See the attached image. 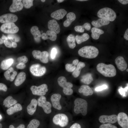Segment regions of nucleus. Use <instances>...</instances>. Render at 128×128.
Listing matches in <instances>:
<instances>
[{
  "mask_svg": "<svg viewBox=\"0 0 128 128\" xmlns=\"http://www.w3.org/2000/svg\"><path fill=\"white\" fill-rule=\"evenodd\" d=\"M67 19L63 23L64 26L66 27L69 26L72 22L76 18V16L75 14L73 12L68 13L66 15Z\"/></svg>",
  "mask_w": 128,
  "mask_h": 128,
  "instance_id": "obj_26",
  "label": "nucleus"
},
{
  "mask_svg": "<svg viewBox=\"0 0 128 128\" xmlns=\"http://www.w3.org/2000/svg\"><path fill=\"white\" fill-rule=\"evenodd\" d=\"M21 0H13L12 3L9 8L10 12H15L19 11L22 9L23 5Z\"/></svg>",
  "mask_w": 128,
  "mask_h": 128,
  "instance_id": "obj_17",
  "label": "nucleus"
},
{
  "mask_svg": "<svg viewBox=\"0 0 128 128\" xmlns=\"http://www.w3.org/2000/svg\"><path fill=\"white\" fill-rule=\"evenodd\" d=\"M77 1H87V0H77Z\"/></svg>",
  "mask_w": 128,
  "mask_h": 128,
  "instance_id": "obj_58",
  "label": "nucleus"
},
{
  "mask_svg": "<svg viewBox=\"0 0 128 128\" xmlns=\"http://www.w3.org/2000/svg\"><path fill=\"white\" fill-rule=\"evenodd\" d=\"M17 101L13 98V97L9 96L7 97L4 101L3 105L5 107L9 108L11 106L17 104Z\"/></svg>",
  "mask_w": 128,
  "mask_h": 128,
  "instance_id": "obj_30",
  "label": "nucleus"
},
{
  "mask_svg": "<svg viewBox=\"0 0 128 128\" xmlns=\"http://www.w3.org/2000/svg\"><path fill=\"white\" fill-rule=\"evenodd\" d=\"M17 74V72L11 67L4 73V75L7 80L12 82L14 80Z\"/></svg>",
  "mask_w": 128,
  "mask_h": 128,
  "instance_id": "obj_23",
  "label": "nucleus"
},
{
  "mask_svg": "<svg viewBox=\"0 0 128 128\" xmlns=\"http://www.w3.org/2000/svg\"><path fill=\"white\" fill-rule=\"evenodd\" d=\"M67 13V11L64 9H60L53 12L51 17L57 20L63 18Z\"/></svg>",
  "mask_w": 128,
  "mask_h": 128,
  "instance_id": "obj_21",
  "label": "nucleus"
},
{
  "mask_svg": "<svg viewBox=\"0 0 128 128\" xmlns=\"http://www.w3.org/2000/svg\"><path fill=\"white\" fill-rule=\"evenodd\" d=\"M115 63L118 69L123 71L127 68V64L124 58L122 56H119L115 59Z\"/></svg>",
  "mask_w": 128,
  "mask_h": 128,
  "instance_id": "obj_18",
  "label": "nucleus"
},
{
  "mask_svg": "<svg viewBox=\"0 0 128 128\" xmlns=\"http://www.w3.org/2000/svg\"><path fill=\"white\" fill-rule=\"evenodd\" d=\"M37 101V106L41 108L44 113L50 117L54 113L50 101L45 96H39Z\"/></svg>",
  "mask_w": 128,
  "mask_h": 128,
  "instance_id": "obj_6",
  "label": "nucleus"
},
{
  "mask_svg": "<svg viewBox=\"0 0 128 128\" xmlns=\"http://www.w3.org/2000/svg\"><path fill=\"white\" fill-rule=\"evenodd\" d=\"M75 31L77 32H83L84 31V27L82 26L78 25L75 26L74 28Z\"/></svg>",
  "mask_w": 128,
  "mask_h": 128,
  "instance_id": "obj_44",
  "label": "nucleus"
},
{
  "mask_svg": "<svg viewBox=\"0 0 128 128\" xmlns=\"http://www.w3.org/2000/svg\"><path fill=\"white\" fill-rule=\"evenodd\" d=\"M25 125L23 124H20L16 128H15L14 126L13 125H10L9 127V128H25Z\"/></svg>",
  "mask_w": 128,
  "mask_h": 128,
  "instance_id": "obj_51",
  "label": "nucleus"
},
{
  "mask_svg": "<svg viewBox=\"0 0 128 128\" xmlns=\"http://www.w3.org/2000/svg\"><path fill=\"white\" fill-rule=\"evenodd\" d=\"M49 118L48 128H66L73 122L69 112L54 113Z\"/></svg>",
  "mask_w": 128,
  "mask_h": 128,
  "instance_id": "obj_1",
  "label": "nucleus"
},
{
  "mask_svg": "<svg viewBox=\"0 0 128 128\" xmlns=\"http://www.w3.org/2000/svg\"><path fill=\"white\" fill-rule=\"evenodd\" d=\"M0 30L5 33L13 34L17 32L19 29L14 23H13L3 24L1 26Z\"/></svg>",
  "mask_w": 128,
  "mask_h": 128,
  "instance_id": "obj_10",
  "label": "nucleus"
},
{
  "mask_svg": "<svg viewBox=\"0 0 128 128\" xmlns=\"http://www.w3.org/2000/svg\"><path fill=\"white\" fill-rule=\"evenodd\" d=\"M7 37L9 39L14 42H18L20 40V38L19 37L14 34H9Z\"/></svg>",
  "mask_w": 128,
  "mask_h": 128,
  "instance_id": "obj_38",
  "label": "nucleus"
},
{
  "mask_svg": "<svg viewBox=\"0 0 128 128\" xmlns=\"http://www.w3.org/2000/svg\"><path fill=\"white\" fill-rule=\"evenodd\" d=\"M93 81L92 74L90 73H87L82 76L81 79V81L84 84L88 85Z\"/></svg>",
  "mask_w": 128,
  "mask_h": 128,
  "instance_id": "obj_34",
  "label": "nucleus"
},
{
  "mask_svg": "<svg viewBox=\"0 0 128 128\" xmlns=\"http://www.w3.org/2000/svg\"><path fill=\"white\" fill-rule=\"evenodd\" d=\"M70 125H69L68 127H67L66 128H69V126Z\"/></svg>",
  "mask_w": 128,
  "mask_h": 128,
  "instance_id": "obj_63",
  "label": "nucleus"
},
{
  "mask_svg": "<svg viewBox=\"0 0 128 128\" xmlns=\"http://www.w3.org/2000/svg\"><path fill=\"white\" fill-rule=\"evenodd\" d=\"M99 120L100 122L102 123H113L117 121V116L115 114L110 115H102L99 117Z\"/></svg>",
  "mask_w": 128,
  "mask_h": 128,
  "instance_id": "obj_15",
  "label": "nucleus"
},
{
  "mask_svg": "<svg viewBox=\"0 0 128 128\" xmlns=\"http://www.w3.org/2000/svg\"><path fill=\"white\" fill-rule=\"evenodd\" d=\"M58 85L62 88V92L66 96H70L73 93L72 88L73 84L71 82H67L66 78L64 76L59 77L57 80Z\"/></svg>",
  "mask_w": 128,
  "mask_h": 128,
  "instance_id": "obj_7",
  "label": "nucleus"
},
{
  "mask_svg": "<svg viewBox=\"0 0 128 128\" xmlns=\"http://www.w3.org/2000/svg\"><path fill=\"white\" fill-rule=\"evenodd\" d=\"M118 1L123 5H126L128 3V0H118Z\"/></svg>",
  "mask_w": 128,
  "mask_h": 128,
  "instance_id": "obj_52",
  "label": "nucleus"
},
{
  "mask_svg": "<svg viewBox=\"0 0 128 128\" xmlns=\"http://www.w3.org/2000/svg\"><path fill=\"white\" fill-rule=\"evenodd\" d=\"M89 38V35L86 33H83L81 36L77 35L75 37L76 42L78 44H80L83 42L86 41Z\"/></svg>",
  "mask_w": 128,
  "mask_h": 128,
  "instance_id": "obj_36",
  "label": "nucleus"
},
{
  "mask_svg": "<svg viewBox=\"0 0 128 128\" xmlns=\"http://www.w3.org/2000/svg\"><path fill=\"white\" fill-rule=\"evenodd\" d=\"M57 52L56 49L55 48H53L51 51V57L52 59H53L55 58Z\"/></svg>",
  "mask_w": 128,
  "mask_h": 128,
  "instance_id": "obj_47",
  "label": "nucleus"
},
{
  "mask_svg": "<svg viewBox=\"0 0 128 128\" xmlns=\"http://www.w3.org/2000/svg\"><path fill=\"white\" fill-rule=\"evenodd\" d=\"M2 124L0 123V128H2Z\"/></svg>",
  "mask_w": 128,
  "mask_h": 128,
  "instance_id": "obj_59",
  "label": "nucleus"
},
{
  "mask_svg": "<svg viewBox=\"0 0 128 128\" xmlns=\"http://www.w3.org/2000/svg\"><path fill=\"white\" fill-rule=\"evenodd\" d=\"M19 63L25 64L28 61L27 57L25 56H23L18 57L17 59Z\"/></svg>",
  "mask_w": 128,
  "mask_h": 128,
  "instance_id": "obj_42",
  "label": "nucleus"
},
{
  "mask_svg": "<svg viewBox=\"0 0 128 128\" xmlns=\"http://www.w3.org/2000/svg\"><path fill=\"white\" fill-rule=\"evenodd\" d=\"M99 128H117L115 126L111 123H104L101 125Z\"/></svg>",
  "mask_w": 128,
  "mask_h": 128,
  "instance_id": "obj_43",
  "label": "nucleus"
},
{
  "mask_svg": "<svg viewBox=\"0 0 128 128\" xmlns=\"http://www.w3.org/2000/svg\"><path fill=\"white\" fill-rule=\"evenodd\" d=\"M30 70L34 76L40 77L43 75L46 71V68L38 64H33L30 67Z\"/></svg>",
  "mask_w": 128,
  "mask_h": 128,
  "instance_id": "obj_11",
  "label": "nucleus"
},
{
  "mask_svg": "<svg viewBox=\"0 0 128 128\" xmlns=\"http://www.w3.org/2000/svg\"><path fill=\"white\" fill-rule=\"evenodd\" d=\"M128 69H127V70H127V72H128Z\"/></svg>",
  "mask_w": 128,
  "mask_h": 128,
  "instance_id": "obj_64",
  "label": "nucleus"
},
{
  "mask_svg": "<svg viewBox=\"0 0 128 128\" xmlns=\"http://www.w3.org/2000/svg\"><path fill=\"white\" fill-rule=\"evenodd\" d=\"M41 1L42 2H44L46 1L45 0H41Z\"/></svg>",
  "mask_w": 128,
  "mask_h": 128,
  "instance_id": "obj_60",
  "label": "nucleus"
},
{
  "mask_svg": "<svg viewBox=\"0 0 128 128\" xmlns=\"http://www.w3.org/2000/svg\"><path fill=\"white\" fill-rule=\"evenodd\" d=\"M83 25L85 29L89 31L91 29V25L90 23H85Z\"/></svg>",
  "mask_w": 128,
  "mask_h": 128,
  "instance_id": "obj_49",
  "label": "nucleus"
},
{
  "mask_svg": "<svg viewBox=\"0 0 128 128\" xmlns=\"http://www.w3.org/2000/svg\"><path fill=\"white\" fill-rule=\"evenodd\" d=\"M22 110V107L21 105L19 103H17L14 106H11L6 110L7 114L9 115H11L15 112L21 111Z\"/></svg>",
  "mask_w": 128,
  "mask_h": 128,
  "instance_id": "obj_27",
  "label": "nucleus"
},
{
  "mask_svg": "<svg viewBox=\"0 0 128 128\" xmlns=\"http://www.w3.org/2000/svg\"><path fill=\"white\" fill-rule=\"evenodd\" d=\"M1 39L2 40L3 43L6 47L9 48H11L12 47V42L7 37L3 34L2 37Z\"/></svg>",
  "mask_w": 128,
  "mask_h": 128,
  "instance_id": "obj_37",
  "label": "nucleus"
},
{
  "mask_svg": "<svg viewBox=\"0 0 128 128\" xmlns=\"http://www.w3.org/2000/svg\"><path fill=\"white\" fill-rule=\"evenodd\" d=\"M70 98L59 93H55L51 95L48 100L51 103L54 112L57 113L69 112L71 105Z\"/></svg>",
  "mask_w": 128,
  "mask_h": 128,
  "instance_id": "obj_2",
  "label": "nucleus"
},
{
  "mask_svg": "<svg viewBox=\"0 0 128 128\" xmlns=\"http://www.w3.org/2000/svg\"><path fill=\"white\" fill-rule=\"evenodd\" d=\"M3 42L1 38H0V44H2L3 43Z\"/></svg>",
  "mask_w": 128,
  "mask_h": 128,
  "instance_id": "obj_57",
  "label": "nucleus"
},
{
  "mask_svg": "<svg viewBox=\"0 0 128 128\" xmlns=\"http://www.w3.org/2000/svg\"><path fill=\"white\" fill-rule=\"evenodd\" d=\"M66 40L69 47L71 48H74L76 46L75 37L74 35L71 34L67 37Z\"/></svg>",
  "mask_w": 128,
  "mask_h": 128,
  "instance_id": "obj_35",
  "label": "nucleus"
},
{
  "mask_svg": "<svg viewBox=\"0 0 128 128\" xmlns=\"http://www.w3.org/2000/svg\"><path fill=\"white\" fill-rule=\"evenodd\" d=\"M14 60L12 58H9L3 60L0 64V68L3 70H6L12 65L14 62Z\"/></svg>",
  "mask_w": 128,
  "mask_h": 128,
  "instance_id": "obj_31",
  "label": "nucleus"
},
{
  "mask_svg": "<svg viewBox=\"0 0 128 128\" xmlns=\"http://www.w3.org/2000/svg\"><path fill=\"white\" fill-rule=\"evenodd\" d=\"M2 118V116L1 115H0V119H1Z\"/></svg>",
  "mask_w": 128,
  "mask_h": 128,
  "instance_id": "obj_61",
  "label": "nucleus"
},
{
  "mask_svg": "<svg viewBox=\"0 0 128 128\" xmlns=\"http://www.w3.org/2000/svg\"><path fill=\"white\" fill-rule=\"evenodd\" d=\"M26 65L25 64L22 63H19L16 66L17 68L18 69H22L25 68Z\"/></svg>",
  "mask_w": 128,
  "mask_h": 128,
  "instance_id": "obj_50",
  "label": "nucleus"
},
{
  "mask_svg": "<svg viewBox=\"0 0 128 128\" xmlns=\"http://www.w3.org/2000/svg\"><path fill=\"white\" fill-rule=\"evenodd\" d=\"M37 100L35 98L32 99L27 108V112L29 114L32 115L34 114L37 110Z\"/></svg>",
  "mask_w": 128,
  "mask_h": 128,
  "instance_id": "obj_20",
  "label": "nucleus"
},
{
  "mask_svg": "<svg viewBox=\"0 0 128 128\" xmlns=\"http://www.w3.org/2000/svg\"><path fill=\"white\" fill-rule=\"evenodd\" d=\"M48 125L42 123L39 120L33 119L31 120L27 128H48Z\"/></svg>",
  "mask_w": 128,
  "mask_h": 128,
  "instance_id": "obj_16",
  "label": "nucleus"
},
{
  "mask_svg": "<svg viewBox=\"0 0 128 128\" xmlns=\"http://www.w3.org/2000/svg\"><path fill=\"white\" fill-rule=\"evenodd\" d=\"M91 32V37L93 39L95 40L98 39L100 35L104 33V32L102 30L95 27L92 28Z\"/></svg>",
  "mask_w": 128,
  "mask_h": 128,
  "instance_id": "obj_32",
  "label": "nucleus"
},
{
  "mask_svg": "<svg viewBox=\"0 0 128 128\" xmlns=\"http://www.w3.org/2000/svg\"><path fill=\"white\" fill-rule=\"evenodd\" d=\"M107 86L105 85H103L101 86L96 87L95 89L96 91H100L107 88Z\"/></svg>",
  "mask_w": 128,
  "mask_h": 128,
  "instance_id": "obj_46",
  "label": "nucleus"
},
{
  "mask_svg": "<svg viewBox=\"0 0 128 128\" xmlns=\"http://www.w3.org/2000/svg\"><path fill=\"white\" fill-rule=\"evenodd\" d=\"M57 1L59 3H61L63 2L64 0H57Z\"/></svg>",
  "mask_w": 128,
  "mask_h": 128,
  "instance_id": "obj_56",
  "label": "nucleus"
},
{
  "mask_svg": "<svg viewBox=\"0 0 128 128\" xmlns=\"http://www.w3.org/2000/svg\"><path fill=\"white\" fill-rule=\"evenodd\" d=\"M32 54L35 59H39L42 62L44 63H48L49 54L48 52L44 51L41 52L40 50H34L32 51Z\"/></svg>",
  "mask_w": 128,
  "mask_h": 128,
  "instance_id": "obj_12",
  "label": "nucleus"
},
{
  "mask_svg": "<svg viewBox=\"0 0 128 128\" xmlns=\"http://www.w3.org/2000/svg\"><path fill=\"white\" fill-rule=\"evenodd\" d=\"M72 107L73 112L76 114L81 113L83 116L87 113L88 104L85 99L81 98H77L74 101Z\"/></svg>",
  "mask_w": 128,
  "mask_h": 128,
  "instance_id": "obj_3",
  "label": "nucleus"
},
{
  "mask_svg": "<svg viewBox=\"0 0 128 128\" xmlns=\"http://www.w3.org/2000/svg\"><path fill=\"white\" fill-rule=\"evenodd\" d=\"M124 37L126 40H128V29H127L125 31L124 35Z\"/></svg>",
  "mask_w": 128,
  "mask_h": 128,
  "instance_id": "obj_53",
  "label": "nucleus"
},
{
  "mask_svg": "<svg viewBox=\"0 0 128 128\" xmlns=\"http://www.w3.org/2000/svg\"><path fill=\"white\" fill-rule=\"evenodd\" d=\"M32 94L38 96H45L48 91V85L46 84H42L38 86L33 85L30 88Z\"/></svg>",
  "mask_w": 128,
  "mask_h": 128,
  "instance_id": "obj_9",
  "label": "nucleus"
},
{
  "mask_svg": "<svg viewBox=\"0 0 128 128\" xmlns=\"http://www.w3.org/2000/svg\"><path fill=\"white\" fill-rule=\"evenodd\" d=\"M98 17L113 21L115 19L116 15L115 12L111 9L105 7L100 9L97 13Z\"/></svg>",
  "mask_w": 128,
  "mask_h": 128,
  "instance_id": "obj_8",
  "label": "nucleus"
},
{
  "mask_svg": "<svg viewBox=\"0 0 128 128\" xmlns=\"http://www.w3.org/2000/svg\"><path fill=\"white\" fill-rule=\"evenodd\" d=\"M79 62V60L77 59H75L74 60L72 64L74 65H77Z\"/></svg>",
  "mask_w": 128,
  "mask_h": 128,
  "instance_id": "obj_54",
  "label": "nucleus"
},
{
  "mask_svg": "<svg viewBox=\"0 0 128 128\" xmlns=\"http://www.w3.org/2000/svg\"><path fill=\"white\" fill-rule=\"evenodd\" d=\"M117 119L119 124L122 128H128V117L125 113H119L117 116Z\"/></svg>",
  "mask_w": 128,
  "mask_h": 128,
  "instance_id": "obj_14",
  "label": "nucleus"
},
{
  "mask_svg": "<svg viewBox=\"0 0 128 128\" xmlns=\"http://www.w3.org/2000/svg\"><path fill=\"white\" fill-rule=\"evenodd\" d=\"M78 91L85 96L92 95L93 93V90L89 86L86 85H82L78 89Z\"/></svg>",
  "mask_w": 128,
  "mask_h": 128,
  "instance_id": "obj_22",
  "label": "nucleus"
},
{
  "mask_svg": "<svg viewBox=\"0 0 128 128\" xmlns=\"http://www.w3.org/2000/svg\"><path fill=\"white\" fill-rule=\"evenodd\" d=\"M18 19L17 16L12 14H6L0 16V22L4 23H14Z\"/></svg>",
  "mask_w": 128,
  "mask_h": 128,
  "instance_id": "obj_13",
  "label": "nucleus"
},
{
  "mask_svg": "<svg viewBox=\"0 0 128 128\" xmlns=\"http://www.w3.org/2000/svg\"><path fill=\"white\" fill-rule=\"evenodd\" d=\"M41 33H43V31H41Z\"/></svg>",
  "mask_w": 128,
  "mask_h": 128,
  "instance_id": "obj_62",
  "label": "nucleus"
},
{
  "mask_svg": "<svg viewBox=\"0 0 128 128\" xmlns=\"http://www.w3.org/2000/svg\"><path fill=\"white\" fill-rule=\"evenodd\" d=\"M79 55L81 57L88 59L95 58L99 53L98 49L95 46H84L78 51Z\"/></svg>",
  "mask_w": 128,
  "mask_h": 128,
  "instance_id": "obj_5",
  "label": "nucleus"
},
{
  "mask_svg": "<svg viewBox=\"0 0 128 128\" xmlns=\"http://www.w3.org/2000/svg\"><path fill=\"white\" fill-rule=\"evenodd\" d=\"M73 122L70 125L69 128H82V126L79 123H73Z\"/></svg>",
  "mask_w": 128,
  "mask_h": 128,
  "instance_id": "obj_45",
  "label": "nucleus"
},
{
  "mask_svg": "<svg viewBox=\"0 0 128 128\" xmlns=\"http://www.w3.org/2000/svg\"><path fill=\"white\" fill-rule=\"evenodd\" d=\"M41 37L43 40L49 39L52 41H54L57 39V35L55 32L49 30L47 31L46 33H42Z\"/></svg>",
  "mask_w": 128,
  "mask_h": 128,
  "instance_id": "obj_24",
  "label": "nucleus"
},
{
  "mask_svg": "<svg viewBox=\"0 0 128 128\" xmlns=\"http://www.w3.org/2000/svg\"><path fill=\"white\" fill-rule=\"evenodd\" d=\"M7 90V87L3 83H0V90L6 91Z\"/></svg>",
  "mask_w": 128,
  "mask_h": 128,
  "instance_id": "obj_48",
  "label": "nucleus"
},
{
  "mask_svg": "<svg viewBox=\"0 0 128 128\" xmlns=\"http://www.w3.org/2000/svg\"><path fill=\"white\" fill-rule=\"evenodd\" d=\"M85 66V64L84 62H80L78 64L75 70L73 72L72 75L73 77L76 78L79 75L81 69Z\"/></svg>",
  "mask_w": 128,
  "mask_h": 128,
  "instance_id": "obj_33",
  "label": "nucleus"
},
{
  "mask_svg": "<svg viewBox=\"0 0 128 128\" xmlns=\"http://www.w3.org/2000/svg\"><path fill=\"white\" fill-rule=\"evenodd\" d=\"M48 27L50 30L54 32L56 34L59 33L60 31L59 24L55 19L49 20L48 23Z\"/></svg>",
  "mask_w": 128,
  "mask_h": 128,
  "instance_id": "obj_19",
  "label": "nucleus"
},
{
  "mask_svg": "<svg viewBox=\"0 0 128 128\" xmlns=\"http://www.w3.org/2000/svg\"><path fill=\"white\" fill-rule=\"evenodd\" d=\"M33 0H23V4L24 7L26 9L30 8L33 5Z\"/></svg>",
  "mask_w": 128,
  "mask_h": 128,
  "instance_id": "obj_39",
  "label": "nucleus"
},
{
  "mask_svg": "<svg viewBox=\"0 0 128 128\" xmlns=\"http://www.w3.org/2000/svg\"><path fill=\"white\" fill-rule=\"evenodd\" d=\"M96 69L99 72L105 77H113L116 74V69L112 64H106L103 63H99L97 65Z\"/></svg>",
  "mask_w": 128,
  "mask_h": 128,
  "instance_id": "obj_4",
  "label": "nucleus"
},
{
  "mask_svg": "<svg viewBox=\"0 0 128 128\" xmlns=\"http://www.w3.org/2000/svg\"><path fill=\"white\" fill-rule=\"evenodd\" d=\"M26 78V74L24 72H21L17 75L15 80L14 84L17 86H19L25 81Z\"/></svg>",
  "mask_w": 128,
  "mask_h": 128,
  "instance_id": "obj_28",
  "label": "nucleus"
},
{
  "mask_svg": "<svg viewBox=\"0 0 128 128\" xmlns=\"http://www.w3.org/2000/svg\"><path fill=\"white\" fill-rule=\"evenodd\" d=\"M65 68L66 70L69 72H73L75 69V66L73 64H67L65 65Z\"/></svg>",
  "mask_w": 128,
  "mask_h": 128,
  "instance_id": "obj_40",
  "label": "nucleus"
},
{
  "mask_svg": "<svg viewBox=\"0 0 128 128\" xmlns=\"http://www.w3.org/2000/svg\"><path fill=\"white\" fill-rule=\"evenodd\" d=\"M12 46L13 48H16L17 46V43L16 42H12Z\"/></svg>",
  "mask_w": 128,
  "mask_h": 128,
  "instance_id": "obj_55",
  "label": "nucleus"
},
{
  "mask_svg": "<svg viewBox=\"0 0 128 128\" xmlns=\"http://www.w3.org/2000/svg\"><path fill=\"white\" fill-rule=\"evenodd\" d=\"M30 31L35 41L37 43L41 41V35L38 27L37 26H33L31 28Z\"/></svg>",
  "mask_w": 128,
  "mask_h": 128,
  "instance_id": "obj_25",
  "label": "nucleus"
},
{
  "mask_svg": "<svg viewBox=\"0 0 128 128\" xmlns=\"http://www.w3.org/2000/svg\"><path fill=\"white\" fill-rule=\"evenodd\" d=\"M128 86L126 87L125 88H123L122 87L119 88L118 90L120 94L123 96H126L127 95L126 92L128 91Z\"/></svg>",
  "mask_w": 128,
  "mask_h": 128,
  "instance_id": "obj_41",
  "label": "nucleus"
},
{
  "mask_svg": "<svg viewBox=\"0 0 128 128\" xmlns=\"http://www.w3.org/2000/svg\"><path fill=\"white\" fill-rule=\"evenodd\" d=\"M110 23V21L107 20L100 18L96 20L93 21L91 22V24L96 27H99L108 24Z\"/></svg>",
  "mask_w": 128,
  "mask_h": 128,
  "instance_id": "obj_29",
  "label": "nucleus"
}]
</instances>
